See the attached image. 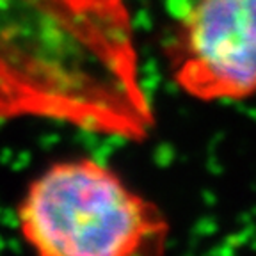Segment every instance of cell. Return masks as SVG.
Returning <instances> with one entry per match:
<instances>
[{
	"label": "cell",
	"instance_id": "cell-1",
	"mask_svg": "<svg viewBox=\"0 0 256 256\" xmlns=\"http://www.w3.org/2000/svg\"><path fill=\"white\" fill-rule=\"evenodd\" d=\"M27 244L44 256L162 254L171 224L158 204L92 158L50 166L18 206Z\"/></svg>",
	"mask_w": 256,
	"mask_h": 256
},
{
	"label": "cell",
	"instance_id": "cell-2",
	"mask_svg": "<svg viewBox=\"0 0 256 256\" xmlns=\"http://www.w3.org/2000/svg\"><path fill=\"white\" fill-rule=\"evenodd\" d=\"M176 88L198 102L256 94V0H188L166 46Z\"/></svg>",
	"mask_w": 256,
	"mask_h": 256
}]
</instances>
